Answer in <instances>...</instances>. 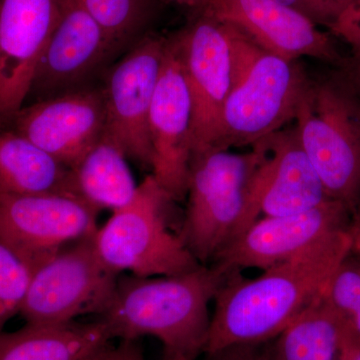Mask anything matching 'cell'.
I'll return each instance as SVG.
<instances>
[{
  "instance_id": "1f68e13d",
  "label": "cell",
  "mask_w": 360,
  "mask_h": 360,
  "mask_svg": "<svg viewBox=\"0 0 360 360\" xmlns=\"http://www.w3.org/2000/svg\"><path fill=\"white\" fill-rule=\"evenodd\" d=\"M352 250L360 255V219H354V225H352Z\"/></svg>"
},
{
  "instance_id": "5b68a950",
  "label": "cell",
  "mask_w": 360,
  "mask_h": 360,
  "mask_svg": "<svg viewBox=\"0 0 360 360\" xmlns=\"http://www.w3.org/2000/svg\"><path fill=\"white\" fill-rule=\"evenodd\" d=\"M174 201L153 174L144 179L129 203L98 227L94 245L101 260L118 274L139 277L186 274L200 266L167 221Z\"/></svg>"
},
{
  "instance_id": "ba28073f",
  "label": "cell",
  "mask_w": 360,
  "mask_h": 360,
  "mask_svg": "<svg viewBox=\"0 0 360 360\" xmlns=\"http://www.w3.org/2000/svg\"><path fill=\"white\" fill-rule=\"evenodd\" d=\"M58 6L23 105L98 86L120 56L80 0H58Z\"/></svg>"
},
{
  "instance_id": "d4e9b609",
  "label": "cell",
  "mask_w": 360,
  "mask_h": 360,
  "mask_svg": "<svg viewBox=\"0 0 360 360\" xmlns=\"http://www.w3.org/2000/svg\"><path fill=\"white\" fill-rule=\"evenodd\" d=\"M328 30L349 45L352 53H360V0L343 9Z\"/></svg>"
},
{
  "instance_id": "f546056e",
  "label": "cell",
  "mask_w": 360,
  "mask_h": 360,
  "mask_svg": "<svg viewBox=\"0 0 360 360\" xmlns=\"http://www.w3.org/2000/svg\"><path fill=\"white\" fill-rule=\"evenodd\" d=\"M316 1L328 13L331 23H333L343 9L347 8L350 4H354L357 0H316Z\"/></svg>"
},
{
  "instance_id": "4dcf8cb0",
  "label": "cell",
  "mask_w": 360,
  "mask_h": 360,
  "mask_svg": "<svg viewBox=\"0 0 360 360\" xmlns=\"http://www.w3.org/2000/svg\"><path fill=\"white\" fill-rule=\"evenodd\" d=\"M167 1L172 2L177 6L186 7V8L191 9L196 11L198 14L205 11L210 0H167Z\"/></svg>"
},
{
  "instance_id": "30bf717a",
  "label": "cell",
  "mask_w": 360,
  "mask_h": 360,
  "mask_svg": "<svg viewBox=\"0 0 360 360\" xmlns=\"http://www.w3.org/2000/svg\"><path fill=\"white\" fill-rule=\"evenodd\" d=\"M98 214L72 193L0 194V243L32 274L61 248L94 236Z\"/></svg>"
},
{
  "instance_id": "e0dca14e",
  "label": "cell",
  "mask_w": 360,
  "mask_h": 360,
  "mask_svg": "<svg viewBox=\"0 0 360 360\" xmlns=\"http://www.w3.org/2000/svg\"><path fill=\"white\" fill-rule=\"evenodd\" d=\"M58 13V0H0V127L25 104Z\"/></svg>"
},
{
  "instance_id": "7a4b0ae2",
  "label": "cell",
  "mask_w": 360,
  "mask_h": 360,
  "mask_svg": "<svg viewBox=\"0 0 360 360\" xmlns=\"http://www.w3.org/2000/svg\"><path fill=\"white\" fill-rule=\"evenodd\" d=\"M226 277L205 264L177 276L120 274L112 300L98 319L113 340L151 336L165 352L194 360L205 354L212 321L208 307Z\"/></svg>"
},
{
  "instance_id": "d6986e66",
  "label": "cell",
  "mask_w": 360,
  "mask_h": 360,
  "mask_svg": "<svg viewBox=\"0 0 360 360\" xmlns=\"http://www.w3.org/2000/svg\"><path fill=\"white\" fill-rule=\"evenodd\" d=\"M72 193L70 169L8 127L0 129V194Z\"/></svg>"
},
{
  "instance_id": "5bb4252c",
  "label": "cell",
  "mask_w": 360,
  "mask_h": 360,
  "mask_svg": "<svg viewBox=\"0 0 360 360\" xmlns=\"http://www.w3.org/2000/svg\"><path fill=\"white\" fill-rule=\"evenodd\" d=\"M201 13L288 60L311 58L340 68L345 59L330 32L278 0H210Z\"/></svg>"
},
{
  "instance_id": "9c48e42d",
  "label": "cell",
  "mask_w": 360,
  "mask_h": 360,
  "mask_svg": "<svg viewBox=\"0 0 360 360\" xmlns=\"http://www.w3.org/2000/svg\"><path fill=\"white\" fill-rule=\"evenodd\" d=\"M168 39L148 34L122 54L104 75V135L127 158L151 170L148 131L151 103L162 70Z\"/></svg>"
},
{
  "instance_id": "2e32d148",
  "label": "cell",
  "mask_w": 360,
  "mask_h": 360,
  "mask_svg": "<svg viewBox=\"0 0 360 360\" xmlns=\"http://www.w3.org/2000/svg\"><path fill=\"white\" fill-rule=\"evenodd\" d=\"M6 127L71 168L104 134L103 87L23 105Z\"/></svg>"
},
{
  "instance_id": "cb8c5ba5",
  "label": "cell",
  "mask_w": 360,
  "mask_h": 360,
  "mask_svg": "<svg viewBox=\"0 0 360 360\" xmlns=\"http://www.w3.org/2000/svg\"><path fill=\"white\" fill-rule=\"evenodd\" d=\"M30 277L27 265L0 243V333L14 315L20 314Z\"/></svg>"
},
{
  "instance_id": "83f0119b",
  "label": "cell",
  "mask_w": 360,
  "mask_h": 360,
  "mask_svg": "<svg viewBox=\"0 0 360 360\" xmlns=\"http://www.w3.org/2000/svg\"><path fill=\"white\" fill-rule=\"evenodd\" d=\"M278 1L304 14L317 25H323L328 28L331 25V20L328 13L319 6L316 0H278Z\"/></svg>"
},
{
  "instance_id": "9a60e30c",
  "label": "cell",
  "mask_w": 360,
  "mask_h": 360,
  "mask_svg": "<svg viewBox=\"0 0 360 360\" xmlns=\"http://www.w3.org/2000/svg\"><path fill=\"white\" fill-rule=\"evenodd\" d=\"M251 148L259 155L251 184L257 219L307 212L331 200L295 127L277 130Z\"/></svg>"
},
{
  "instance_id": "8fae6325",
  "label": "cell",
  "mask_w": 360,
  "mask_h": 360,
  "mask_svg": "<svg viewBox=\"0 0 360 360\" xmlns=\"http://www.w3.org/2000/svg\"><path fill=\"white\" fill-rule=\"evenodd\" d=\"M354 221L347 206L335 200L295 214L259 217L220 251L212 265L226 276L248 269L264 271L352 229Z\"/></svg>"
},
{
  "instance_id": "44dd1931",
  "label": "cell",
  "mask_w": 360,
  "mask_h": 360,
  "mask_svg": "<svg viewBox=\"0 0 360 360\" xmlns=\"http://www.w3.org/2000/svg\"><path fill=\"white\" fill-rule=\"evenodd\" d=\"M264 347L267 360H338L340 326L319 297Z\"/></svg>"
},
{
  "instance_id": "f1b7e54d",
  "label": "cell",
  "mask_w": 360,
  "mask_h": 360,
  "mask_svg": "<svg viewBox=\"0 0 360 360\" xmlns=\"http://www.w3.org/2000/svg\"><path fill=\"white\" fill-rule=\"evenodd\" d=\"M338 68L345 73L360 96V53H352V56H347L342 65Z\"/></svg>"
},
{
  "instance_id": "4316f807",
  "label": "cell",
  "mask_w": 360,
  "mask_h": 360,
  "mask_svg": "<svg viewBox=\"0 0 360 360\" xmlns=\"http://www.w3.org/2000/svg\"><path fill=\"white\" fill-rule=\"evenodd\" d=\"M94 360H144V359L139 340H120V345H111Z\"/></svg>"
},
{
  "instance_id": "ac0fdd59",
  "label": "cell",
  "mask_w": 360,
  "mask_h": 360,
  "mask_svg": "<svg viewBox=\"0 0 360 360\" xmlns=\"http://www.w3.org/2000/svg\"><path fill=\"white\" fill-rule=\"evenodd\" d=\"M103 321L28 324L0 333V360H94L112 345Z\"/></svg>"
},
{
  "instance_id": "836d02e7",
  "label": "cell",
  "mask_w": 360,
  "mask_h": 360,
  "mask_svg": "<svg viewBox=\"0 0 360 360\" xmlns=\"http://www.w3.org/2000/svg\"><path fill=\"white\" fill-rule=\"evenodd\" d=\"M162 360H191L184 357V355L174 354V352H165L163 350Z\"/></svg>"
},
{
  "instance_id": "52a82bcc",
  "label": "cell",
  "mask_w": 360,
  "mask_h": 360,
  "mask_svg": "<svg viewBox=\"0 0 360 360\" xmlns=\"http://www.w3.org/2000/svg\"><path fill=\"white\" fill-rule=\"evenodd\" d=\"M309 79L297 61L264 51L245 77L232 87L212 148H251L285 127L295 120Z\"/></svg>"
},
{
  "instance_id": "4fadbf2b",
  "label": "cell",
  "mask_w": 360,
  "mask_h": 360,
  "mask_svg": "<svg viewBox=\"0 0 360 360\" xmlns=\"http://www.w3.org/2000/svg\"><path fill=\"white\" fill-rule=\"evenodd\" d=\"M174 37L193 101L194 153L212 148L233 86L231 40L226 26L202 13Z\"/></svg>"
},
{
  "instance_id": "7402d4cb",
  "label": "cell",
  "mask_w": 360,
  "mask_h": 360,
  "mask_svg": "<svg viewBox=\"0 0 360 360\" xmlns=\"http://www.w3.org/2000/svg\"><path fill=\"white\" fill-rule=\"evenodd\" d=\"M340 326V350L360 348V255L354 251L336 267L321 295Z\"/></svg>"
},
{
  "instance_id": "3957f363",
  "label": "cell",
  "mask_w": 360,
  "mask_h": 360,
  "mask_svg": "<svg viewBox=\"0 0 360 360\" xmlns=\"http://www.w3.org/2000/svg\"><path fill=\"white\" fill-rule=\"evenodd\" d=\"M295 127L331 200L360 210V96L345 73L309 79Z\"/></svg>"
},
{
  "instance_id": "8992f818",
  "label": "cell",
  "mask_w": 360,
  "mask_h": 360,
  "mask_svg": "<svg viewBox=\"0 0 360 360\" xmlns=\"http://www.w3.org/2000/svg\"><path fill=\"white\" fill-rule=\"evenodd\" d=\"M120 274L97 253L94 236L61 248L33 270L20 314L28 324H65L101 316Z\"/></svg>"
},
{
  "instance_id": "d6a6232c",
  "label": "cell",
  "mask_w": 360,
  "mask_h": 360,
  "mask_svg": "<svg viewBox=\"0 0 360 360\" xmlns=\"http://www.w3.org/2000/svg\"><path fill=\"white\" fill-rule=\"evenodd\" d=\"M338 360H360V348L341 349Z\"/></svg>"
},
{
  "instance_id": "484cf974",
  "label": "cell",
  "mask_w": 360,
  "mask_h": 360,
  "mask_svg": "<svg viewBox=\"0 0 360 360\" xmlns=\"http://www.w3.org/2000/svg\"><path fill=\"white\" fill-rule=\"evenodd\" d=\"M264 345H231L205 354V360H267Z\"/></svg>"
},
{
  "instance_id": "603a6c76",
  "label": "cell",
  "mask_w": 360,
  "mask_h": 360,
  "mask_svg": "<svg viewBox=\"0 0 360 360\" xmlns=\"http://www.w3.org/2000/svg\"><path fill=\"white\" fill-rule=\"evenodd\" d=\"M122 56L146 37L153 13L151 0H80Z\"/></svg>"
},
{
  "instance_id": "7c38bea8",
  "label": "cell",
  "mask_w": 360,
  "mask_h": 360,
  "mask_svg": "<svg viewBox=\"0 0 360 360\" xmlns=\"http://www.w3.org/2000/svg\"><path fill=\"white\" fill-rule=\"evenodd\" d=\"M151 174L174 201L186 196L193 155V108L175 37L167 52L148 117Z\"/></svg>"
},
{
  "instance_id": "6da1fadb",
  "label": "cell",
  "mask_w": 360,
  "mask_h": 360,
  "mask_svg": "<svg viewBox=\"0 0 360 360\" xmlns=\"http://www.w3.org/2000/svg\"><path fill=\"white\" fill-rule=\"evenodd\" d=\"M352 229L338 232L255 278L229 274L215 296L205 354L274 340L321 297L352 248Z\"/></svg>"
},
{
  "instance_id": "e575fe53",
  "label": "cell",
  "mask_w": 360,
  "mask_h": 360,
  "mask_svg": "<svg viewBox=\"0 0 360 360\" xmlns=\"http://www.w3.org/2000/svg\"><path fill=\"white\" fill-rule=\"evenodd\" d=\"M354 219H360V210H359V213H357L356 217H355Z\"/></svg>"
},
{
  "instance_id": "277c9868",
  "label": "cell",
  "mask_w": 360,
  "mask_h": 360,
  "mask_svg": "<svg viewBox=\"0 0 360 360\" xmlns=\"http://www.w3.org/2000/svg\"><path fill=\"white\" fill-rule=\"evenodd\" d=\"M194 151L189 163L187 206L180 236L200 264L214 257L257 220L251 184L259 160L257 149Z\"/></svg>"
},
{
  "instance_id": "ffe728a7",
  "label": "cell",
  "mask_w": 360,
  "mask_h": 360,
  "mask_svg": "<svg viewBox=\"0 0 360 360\" xmlns=\"http://www.w3.org/2000/svg\"><path fill=\"white\" fill-rule=\"evenodd\" d=\"M70 169L72 193L99 212L127 205L139 188L127 156L104 134Z\"/></svg>"
}]
</instances>
